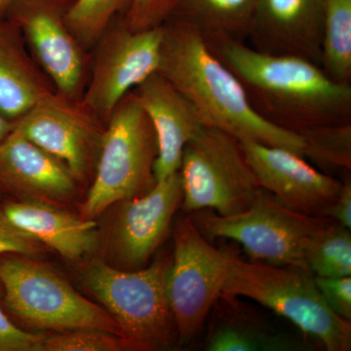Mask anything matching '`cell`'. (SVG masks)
Returning <instances> with one entry per match:
<instances>
[{
  "label": "cell",
  "mask_w": 351,
  "mask_h": 351,
  "mask_svg": "<svg viewBox=\"0 0 351 351\" xmlns=\"http://www.w3.org/2000/svg\"><path fill=\"white\" fill-rule=\"evenodd\" d=\"M163 27L134 31L124 22L112 23L96 48L80 101L105 125L127 94L160 64Z\"/></svg>",
  "instance_id": "10"
},
{
  "label": "cell",
  "mask_w": 351,
  "mask_h": 351,
  "mask_svg": "<svg viewBox=\"0 0 351 351\" xmlns=\"http://www.w3.org/2000/svg\"><path fill=\"white\" fill-rule=\"evenodd\" d=\"M13 130V122L0 112V143Z\"/></svg>",
  "instance_id": "32"
},
{
  "label": "cell",
  "mask_w": 351,
  "mask_h": 351,
  "mask_svg": "<svg viewBox=\"0 0 351 351\" xmlns=\"http://www.w3.org/2000/svg\"><path fill=\"white\" fill-rule=\"evenodd\" d=\"M104 127L80 100L56 90L13 122V130L61 160L78 182L95 169Z\"/></svg>",
  "instance_id": "12"
},
{
  "label": "cell",
  "mask_w": 351,
  "mask_h": 351,
  "mask_svg": "<svg viewBox=\"0 0 351 351\" xmlns=\"http://www.w3.org/2000/svg\"><path fill=\"white\" fill-rule=\"evenodd\" d=\"M321 69L332 80L351 82V0H326Z\"/></svg>",
  "instance_id": "22"
},
{
  "label": "cell",
  "mask_w": 351,
  "mask_h": 351,
  "mask_svg": "<svg viewBox=\"0 0 351 351\" xmlns=\"http://www.w3.org/2000/svg\"><path fill=\"white\" fill-rule=\"evenodd\" d=\"M299 134L304 143V158L322 169L350 170L351 123L315 127Z\"/></svg>",
  "instance_id": "24"
},
{
  "label": "cell",
  "mask_w": 351,
  "mask_h": 351,
  "mask_svg": "<svg viewBox=\"0 0 351 351\" xmlns=\"http://www.w3.org/2000/svg\"><path fill=\"white\" fill-rule=\"evenodd\" d=\"M171 11V0H131L124 22L134 31L151 29L169 19Z\"/></svg>",
  "instance_id": "27"
},
{
  "label": "cell",
  "mask_w": 351,
  "mask_h": 351,
  "mask_svg": "<svg viewBox=\"0 0 351 351\" xmlns=\"http://www.w3.org/2000/svg\"><path fill=\"white\" fill-rule=\"evenodd\" d=\"M44 338L45 335L27 332L14 324L0 301V351H40Z\"/></svg>",
  "instance_id": "29"
},
{
  "label": "cell",
  "mask_w": 351,
  "mask_h": 351,
  "mask_svg": "<svg viewBox=\"0 0 351 351\" xmlns=\"http://www.w3.org/2000/svg\"><path fill=\"white\" fill-rule=\"evenodd\" d=\"M306 262L314 276H350V230L332 221L311 244Z\"/></svg>",
  "instance_id": "23"
},
{
  "label": "cell",
  "mask_w": 351,
  "mask_h": 351,
  "mask_svg": "<svg viewBox=\"0 0 351 351\" xmlns=\"http://www.w3.org/2000/svg\"><path fill=\"white\" fill-rule=\"evenodd\" d=\"M241 82L254 110L286 130L351 123V86L332 80L320 66L270 55L245 43L209 45Z\"/></svg>",
  "instance_id": "2"
},
{
  "label": "cell",
  "mask_w": 351,
  "mask_h": 351,
  "mask_svg": "<svg viewBox=\"0 0 351 351\" xmlns=\"http://www.w3.org/2000/svg\"><path fill=\"white\" fill-rule=\"evenodd\" d=\"M2 189H2V186H0V193H1Z\"/></svg>",
  "instance_id": "34"
},
{
  "label": "cell",
  "mask_w": 351,
  "mask_h": 351,
  "mask_svg": "<svg viewBox=\"0 0 351 351\" xmlns=\"http://www.w3.org/2000/svg\"><path fill=\"white\" fill-rule=\"evenodd\" d=\"M180 172L174 173L144 195L120 201L110 235V250L115 267L144 269L163 243L176 212L182 205Z\"/></svg>",
  "instance_id": "13"
},
{
  "label": "cell",
  "mask_w": 351,
  "mask_h": 351,
  "mask_svg": "<svg viewBox=\"0 0 351 351\" xmlns=\"http://www.w3.org/2000/svg\"><path fill=\"white\" fill-rule=\"evenodd\" d=\"M326 0H257L247 38L252 48L320 66Z\"/></svg>",
  "instance_id": "15"
},
{
  "label": "cell",
  "mask_w": 351,
  "mask_h": 351,
  "mask_svg": "<svg viewBox=\"0 0 351 351\" xmlns=\"http://www.w3.org/2000/svg\"><path fill=\"white\" fill-rule=\"evenodd\" d=\"M162 27L158 73L193 104L203 126L240 142L281 147L304 157L302 136L258 114L239 78L193 27L174 18Z\"/></svg>",
  "instance_id": "1"
},
{
  "label": "cell",
  "mask_w": 351,
  "mask_h": 351,
  "mask_svg": "<svg viewBox=\"0 0 351 351\" xmlns=\"http://www.w3.org/2000/svg\"><path fill=\"white\" fill-rule=\"evenodd\" d=\"M167 297L180 346L189 345L203 328L223 292L230 255L215 248L191 216L175 225Z\"/></svg>",
  "instance_id": "9"
},
{
  "label": "cell",
  "mask_w": 351,
  "mask_h": 351,
  "mask_svg": "<svg viewBox=\"0 0 351 351\" xmlns=\"http://www.w3.org/2000/svg\"><path fill=\"white\" fill-rule=\"evenodd\" d=\"M156 136L151 120L131 91L104 127L93 184L82 206L95 219L120 201L144 195L156 184Z\"/></svg>",
  "instance_id": "5"
},
{
  "label": "cell",
  "mask_w": 351,
  "mask_h": 351,
  "mask_svg": "<svg viewBox=\"0 0 351 351\" xmlns=\"http://www.w3.org/2000/svg\"><path fill=\"white\" fill-rule=\"evenodd\" d=\"M77 182L61 160L19 132L0 143V186L21 200L64 204L75 195Z\"/></svg>",
  "instance_id": "16"
},
{
  "label": "cell",
  "mask_w": 351,
  "mask_h": 351,
  "mask_svg": "<svg viewBox=\"0 0 351 351\" xmlns=\"http://www.w3.org/2000/svg\"><path fill=\"white\" fill-rule=\"evenodd\" d=\"M0 219L71 261L86 258L100 244V230L94 219L76 217L43 201L0 203Z\"/></svg>",
  "instance_id": "18"
},
{
  "label": "cell",
  "mask_w": 351,
  "mask_h": 351,
  "mask_svg": "<svg viewBox=\"0 0 351 351\" xmlns=\"http://www.w3.org/2000/svg\"><path fill=\"white\" fill-rule=\"evenodd\" d=\"M195 213L191 219L206 239L234 240L253 261L306 270L311 244L332 221L294 211L263 189L241 213L221 216L202 210Z\"/></svg>",
  "instance_id": "7"
},
{
  "label": "cell",
  "mask_w": 351,
  "mask_h": 351,
  "mask_svg": "<svg viewBox=\"0 0 351 351\" xmlns=\"http://www.w3.org/2000/svg\"><path fill=\"white\" fill-rule=\"evenodd\" d=\"M15 1L16 0H0V17L8 12L9 8Z\"/></svg>",
  "instance_id": "33"
},
{
  "label": "cell",
  "mask_w": 351,
  "mask_h": 351,
  "mask_svg": "<svg viewBox=\"0 0 351 351\" xmlns=\"http://www.w3.org/2000/svg\"><path fill=\"white\" fill-rule=\"evenodd\" d=\"M257 0H171L169 18L191 25L208 45L248 36Z\"/></svg>",
  "instance_id": "21"
},
{
  "label": "cell",
  "mask_w": 351,
  "mask_h": 351,
  "mask_svg": "<svg viewBox=\"0 0 351 351\" xmlns=\"http://www.w3.org/2000/svg\"><path fill=\"white\" fill-rule=\"evenodd\" d=\"M327 218L338 223L339 225L351 228V182L350 180L343 182L341 193L327 211Z\"/></svg>",
  "instance_id": "31"
},
{
  "label": "cell",
  "mask_w": 351,
  "mask_h": 351,
  "mask_svg": "<svg viewBox=\"0 0 351 351\" xmlns=\"http://www.w3.org/2000/svg\"><path fill=\"white\" fill-rule=\"evenodd\" d=\"M221 295L247 298L271 309L328 351L351 350V322L332 313L309 270L246 262L232 254Z\"/></svg>",
  "instance_id": "4"
},
{
  "label": "cell",
  "mask_w": 351,
  "mask_h": 351,
  "mask_svg": "<svg viewBox=\"0 0 351 351\" xmlns=\"http://www.w3.org/2000/svg\"><path fill=\"white\" fill-rule=\"evenodd\" d=\"M43 251V245L38 240L0 219V255L15 253L34 257Z\"/></svg>",
  "instance_id": "30"
},
{
  "label": "cell",
  "mask_w": 351,
  "mask_h": 351,
  "mask_svg": "<svg viewBox=\"0 0 351 351\" xmlns=\"http://www.w3.org/2000/svg\"><path fill=\"white\" fill-rule=\"evenodd\" d=\"M131 0H73L66 23L85 50L94 47L117 14L128 9Z\"/></svg>",
  "instance_id": "25"
},
{
  "label": "cell",
  "mask_w": 351,
  "mask_h": 351,
  "mask_svg": "<svg viewBox=\"0 0 351 351\" xmlns=\"http://www.w3.org/2000/svg\"><path fill=\"white\" fill-rule=\"evenodd\" d=\"M171 260L172 255L161 256L138 270L99 258L83 267V287L112 316L132 351L167 350L178 343L166 287Z\"/></svg>",
  "instance_id": "3"
},
{
  "label": "cell",
  "mask_w": 351,
  "mask_h": 351,
  "mask_svg": "<svg viewBox=\"0 0 351 351\" xmlns=\"http://www.w3.org/2000/svg\"><path fill=\"white\" fill-rule=\"evenodd\" d=\"M130 351L121 337L98 329H76L44 338L40 351Z\"/></svg>",
  "instance_id": "26"
},
{
  "label": "cell",
  "mask_w": 351,
  "mask_h": 351,
  "mask_svg": "<svg viewBox=\"0 0 351 351\" xmlns=\"http://www.w3.org/2000/svg\"><path fill=\"white\" fill-rule=\"evenodd\" d=\"M182 207L189 213L213 210L221 216L245 211L258 184L237 138L201 126L182 152Z\"/></svg>",
  "instance_id": "8"
},
{
  "label": "cell",
  "mask_w": 351,
  "mask_h": 351,
  "mask_svg": "<svg viewBox=\"0 0 351 351\" xmlns=\"http://www.w3.org/2000/svg\"><path fill=\"white\" fill-rule=\"evenodd\" d=\"M240 145L261 188L294 211L326 217L343 182L316 169L304 157L288 149L254 142Z\"/></svg>",
  "instance_id": "14"
},
{
  "label": "cell",
  "mask_w": 351,
  "mask_h": 351,
  "mask_svg": "<svg viewBox=\"0 0 351 351\" xmlns=\"http://www.w3.org/2000/svg\"><path fill=\"white\" fill-rule=\"evenodd\" d=\"M211 313L206 337L208 351H302L306 343L270 325L239 301L221 295Z\"/></svg>",
  "instance_id": "19"
},
{
  "label": "cell",
  "mask_w": 351,
  "mask_h": 351,
  "mask_svg": "<svg viewBox=\"0 0 351 351\" xmlns=\"http://www.w3.org/2000/svg\"><path fill=\"white\" fill-rule=\"evenodd\" d=\"M314 280L332 313L351 322V277L314 276Z\"/></svg>",
  "instance_id": "28"
},
{
  "label": "cell",
  "mask_w": 351,
  "mask_h": 351,
  "mask_svg": "<svg viewBox=\"0 0 351 351\" xmlns=\"http://www.w3.org/2000/svg\"><path fill=\"white\" fill-rule=\"evenodd\" d=\"M0 285L7 311L29 326L57 332L98 329L121 337L103 307L83 297L56 270L34 257L1 254Z\"/></svg>",
  "instance_id": "6"
},
{
  "label": "cell",
  "mask_w": 351,
  "mask_h": 351,
  "mask_svg": "<svg viewBox=\"0 0 351 351\" xmlns=\"http://www.w3.org/2000/svg\"><path fill=\"white\" fill-rule=\"evenodd\" d=\"M52 90L15 25L0 22V112L14 122Z\"/></svg>",
  "instance_id": "20"
},
{
  "label": "cell",
  "mask_w": 351,
  "mask_h": 351,
  "mask_svg": "<svg viewBox=\"0 0 351 351\" xmlns=\"http://www.w3.org/2000/svg\"><path fill=\"white\" fill-rule=\"evenodd\" d=\"M156 136V181L180 170L182 152L202 125L195 108L157 71L133 90Z\"/></svg>",
  "instance_id": "17"
},
{
  "label": "cell",
  "mask_w": 351,
  "mask_h": 351,
  "mask_svg": "<svg viewBox=\"0 0 351 351\" xmlns=\"http://www.w3.org/2000/svg\"><path fill=\"white\" fill-rule=\"evenodd\" d=\"M73 0H16L10 22L51 85L66 98L80 100L88 78L85 49L66 23Z\"/></svg>",
  "instance_id": "11"
}]
</instances>
